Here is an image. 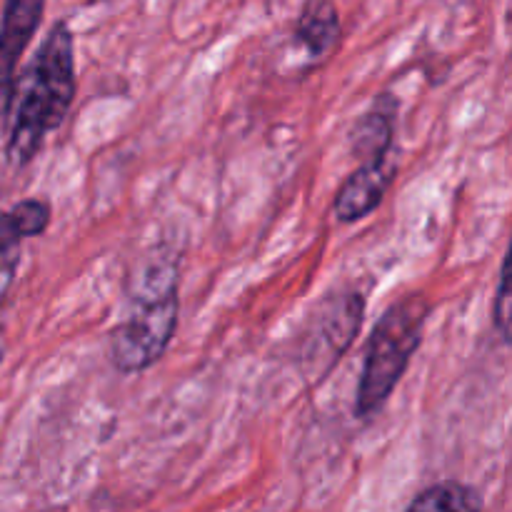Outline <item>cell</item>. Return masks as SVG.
<instances>
[{
  "label": "cell",
  "instance_id": "6",
  "mask_svg": "<svg viewBox=\"0 0 512 512\" xmlns=\"http://www.w3.org/2000/svg\"><path fill=\"white\" fill-rule=\"evenodd\" d=\"M45 0H5L0 23V115L8 113L15 75L43 20Z\"/></svg>",
  "mask_w": 512,
  "mask_h": 512
},
{
  "label": "cell",
  "instance_id": "5",
  "mask_svg": "<svg viewBox=\"0 0 512 512\" xmlns=\"http://www.w3.org/2000/svg\"><path fill=\"white\" fill-rule=\"evenodd\" d=\"M395 150L360 160V168L338 190L333 213L340 223H358L383 205L390 183L395 180Z\"/></svg>",
  "mask_w": 512,
  "mask_h": 512
},
{
  "label": "cell",
  "instance_id": "12",
  "mask_svg": "<svg viewBox=\"0 0 512 512\" xmlns=\"http://www.w3.org/2000/svg\"><path fill=\"white\" fill-rule=\"evenodd\" d=\"M493 325L498 330L500 338L510 343V270L508 258H505L503 268L498 275V293L493 300Z\"/></svg>",
  "mask_w": 512,
  "mask_h": 512
},
{
  "label": "cell",
  "instance_id": "11",
  "mask_svg": "<svg viewBox=\"0 0 512 512\" xmlns=\"http://www.w3.org/2000/svg\"><path fill=\"white\" fill-rule=\"evenodd\" d=\"M10 213H13L23 238H38V235H43L45 230H48L50 218H53L50 205L38 198L20 200V203H15L13 208H10Z\"/></svg>",
  "mask_w": 512,
  "mask_h": 512
},
{
  "label": "cell",
  "instance_id": "4",
  "mask_svg": "<svg viewBox=\"0 0 512 512\" xmlns=\"http://www.w3.org/2000/svg\"><path fill=\"white\" fill-rule=\"evenodd\" d=\"M365 300L360 293L330 295L328 308L318 310L313 318V330L305 345V373L325 378L340 358L348 353L350 343L363 325Z\"/></svg>",
  "mask_w": 512,
  "mask_h": 512
},
{
  "label": "cell",
  "instance_id": "7",
  "mask_svg": "<svg viewBox=\"0 0 512 512\" xmlns=\"http://www.w3.org/2000/svg\"><path fill=\"white\" fill-rule=\"evenodd\" d=\"M340 15L330 0H310L295 25V43L303 45L305 53L325 55L340 40Z\"/></svg>",
  "mask_w": 512,
  "mask_h": 512
},
{
  "label": "cell",
  "instance_id": "8",
  "mask_svg": "<svg viewBox=\"0 0 512 512\" xmlns=\"http://www.w3.org/2000/svg\"><path fill=\"white\" fill-rule=\"evenodd\" d=\"M395 140V98L380 95L373 108L355 123L353 150L360 160L393 150Z\"/></svg>",
  "mask_w": 512,
  "mask_h": 512
},
{
  "label": "cell",
  "instance_id": "1",
  "mask_svg": "<svg viewBox=\"0 0 512 512\" xmlns=\"http://www.w3.org/2000/svg\"><path fill=\"white\" fill-rule=\"evenodd\" d=\"M75 100V40L60 20L50 28L33 60L15 75L10 95V133L5 158L13 168H25L43 150L50 133L68 118Z\"/></svg>",
  "mask_w": 512,
  "mask_h": 512
},
{
  "label": "cell",
  "instance_id": "9",
  "mask_svg": "<svg viewBox=\"0 0 512 512\" xmlns=\"http://www.w3.org/2000/svg\"><path fill=\"white\" fill-rule=\"evenodd\" d=\"M485 503L478 495V490L470 485L458 483V480H443L430 488H425L418 498L408 503V510L415 512H438V510H455V512H478Z\"/></svg>",
  "mask_w": 512,
  "mask_h": 512
},
{
  "label": "cell",
  "instance_id": "2",
  "mask_svg": "<svg viewBox=\"0 0 512 512\" xmlns=\"http://www.w3.org/2000/svg\"><path fill=\"white\" fill-rule=\"evenodd\" d=\"M178 265L153 255L130 273L128 310L110 333V360L120 373H143L165 355L178 330Z\"/></svg>",
  "mask_w": 512,
  "mask_h": 512
},
{
  "label": "cell",
  "instance_id": "10",
  "mask_svg": "<svg viewBox=\"0 0 512 512\" xmlns=\"http://www.w3.org/2000/svg\"><path fill=\"white\" fill-rule=\"evenodd\" d=\"M23 233H20L18 223H15L13 213L5 210L0 213V305H3L5 295H8L10 285L15 280V270L20 263V243H23Z\"/></svg>",
  "mask_w": 512,
  "mask_h": 512
},
{
  "label": "cell",
  "instance_id": "13",
  "mask_svg": "<svg viewBox=\"0 0 512 512\" xmlns=\"http://www.w3.org/2000/svg\"><path fill=\"white\" fill-rule=\"evenodd\" d=\"M3 358H5V328L3 323H0V365H3Z\"/></svg>",
  "mask_w": 512,
  "mask_h": 512
},
{
  "label": "cell",
  "instance_id": "3",
  "mask_svg": "<svg viewBox=\"0 0 512 512\" xmlns=\"http://www.w3.org/2000/svg\"><path fill=\"white\" fill-rule=\"evenodd\" d=\"M428 315L430 300L423 293L403 295L380 315L370 335L363 375L358 383V398H355L358 418H370L378 413L395 393L415 350L420 348Z\"/></svg>",
  "mask_w": 512,
  "mask_h": 512
}]
</instances>
